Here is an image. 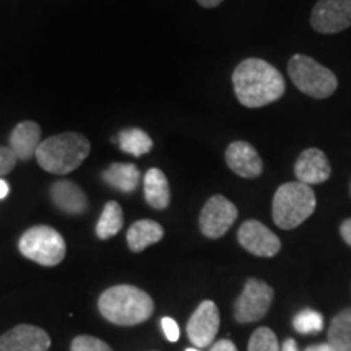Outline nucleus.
<instances>
[{"label":"nucleus","mask_w":351,"mask_h":351,"mask_svg":"<svg viewBox=\"0 0 351 351\" xmlns=\"http://www.w3.org/2000/svg\"><path fill=\"white\" fill-rule=\"evenodd\" d=\"M236 98L245 108H263L285 95V78L263 59H244L231 75Z\"/></svg>","instance_id":"1"},{"label":"nucleus","mask_w":351,"mask_h":351,"mask_svg":"<svg viewBox=\"0 0 351 351\" xmlns=\"http://www.w3.org/2000/svg\"><path fill=\"white\" fill-rule=\"evenodd\" d=\"M99 313L116 326H138L153 315L155 302L148 293L132 285H116L108 288L98 301Z\"/></svg>","instance_id":"2"},{"label":"nucleus","mask_w":351,"mask_h":351,"mask_svg":"<svg viewBox=\"0 0 351 351\" xmlns=\"http://www.w3.org/2000/svg\"><path fill=\"white\" fill-rule=\"evenodd\" d=\"M91 152V145L85 135L77 132H64L43 140L36 150L38 165L51 174L65 176L86 160Z\"/></svg>","instance_id":"3"},{"label":"nucleus","mask_w":351,"mask_h":351,"mask_svg":"<svg viewBox=\"0 0 351 351\" xmlns=\"http://www.w3.org/2000/svg\"><path fill=\"white\" fill-rule=\"evenodd\" d=\"M314 191L302 182H285L271 200V217L282 230H295L315 212Z\"/></svg>","instance_id":"4"},{"label":"nucleus","mask_w":351,"mask_h":351,"mask_svg":"<svg viewBox=\"0 0 351 351\" xmlns=\"http://www.w3.org/2000/svg\"><path fill=\"white\" fill-rule=\"evenodd\" d=\"M288 75L301 93L314 99H326L339 88V80L330 69L304 54H295L289 59Z\"/></svg>","instance_id":"5"},{"label":"nucleus","mask_w":351,"mask_h":351,"mask_svg":"<svg viewBox=\"0 0 351 351\" xmlns=\"http://www.w3.org/2000/svg\"><path fill=\"white\" fill-rule=\"evenodd\" d=\"M20 252L26 258L43 267L59 265L65 257V241L51 226H33L23 232L19 243Z\"/></svg>","instance_id":"6"},{"label":"nucleus","mask_w":351,"mask_h":351,"mask_svg":"<svg viewBox=\"0 0 351 351\" xmlns=\"http://www.w3.org/2000/svg\"><path fill=\"white\" fill-rule=\"evenodd\" d=\"M274 298L275 291L270 285H267L263 280L249 278L232 307L236 322L252 324L263 319L269 313Z\"/></svg>","instance_id":"7"},{"label":"nucleus","mask_w":351,"mask_h":351,"mask_svg":"<svg viewBox=\"0 0 351 351\" xmlns=\"http://www.w3.org/2000/svg\"><path fill=\"white\" fill-rule=\"evenodd\" d=\"M238 219V208L225 195H213L200 212L199 225L205 238L219 239L231 230Z\"/></svg>","instance_id":"8"},{"label":"nucleus","mask_w":351,"mask_h":351,"mask_svg":"<svg viewBox=\"0 0 351 351\" xmlns=\"http://www.w3.org/2000/svg\"><path fill=\"white\" fill-rule=\"evenodd\" d=\"M311 26L322 34H335L350 28L351 0H319L311 13Z\"/></svg>","instance_id":"9"},{"label":"nucleus","mask_w":351,"mask_h":351,"mask_svg":"<svg viewBox=\"0 0 351 351\" xmlns=\"http://www.w3.org/2000/svg\"><path fill=\"white\" fill-rule=\"evenodd\" d=\"M238 241L243 249L257 257H275L282 249L278 236L257 219H247L239 226Z\"/></svg>","instance_id":"10"},{"label":"nucleus","mask_w":351,"mask_h":351,"mask_svg":"<svg viewBox=\"0 0 351 351\" xmlns=\"http://www.w3.org/2000/svg\"><path fill=\"white\" fill-rule=\"evenodd\" d=\"M219 328V313L213 301H202L187 322L189 340L195 348H207L213 343Z\"/></svg>","instance_id":"11"},{"label":"nucleus","mask_w":351,"mask_h":351,"mask_svg":"<svg viewBox=\"0 0 351 351\" xmlns=\"http://www.w3.org/2000/svg\"><path fill=\"white\" fill-rule=\"evenodd\" d=\"M225 160L232 173L244 179H256L263 173V161L251 143L236 140L226 148Z\"/></svg>","instance_id":"12"},{"label":"nucleus","mask_w":351,"mask_h":351,"mask_svg":"<svg viewBox=\"0 0 351 351\" xmlns=\"http://www.w3.org/2000/svg\"><path fill=\"white\" fill-rule=\"evenodd\" d=\"M51 337L34 326H16L0 337V351H47Z\"/></svg>","instance_id":"13"},{"label":"nucleus","mask_w":351,"mask_h":351,"mask_svg":"<svg viewBox=\"0 0 351 351\" xmlns=\"http://www.w3.org/2000/svg\"><path fill=\"white\" fill-rule=\"evenodd\" d=\"M332 166L328 163L326 153L319 148H307L298 156L295 163V176L298 182L306 186H317L330 179Z\"/></svg>","instance_id":"14"},{"label":"nucleus","mask_w":351,"mask_h":351,"mask_svg":"<svg viewBox=\"0 0 351 351\" xmlns=\"http://www.w3.org/2000/svg\"><path fill=\"white\" fill-rule=\"evenodd\" d=\"M51 199L60 212L69 215H82L88 208V197L77 184L67 179L56 181L51 186Z\"/></svg>","instance_id":"15"},{"label":"nucleus","mask_w":351,"mask_h":351,"mask_svg":"<svg viewBox=\"0 0 351 351\" xmlns=\"http://www.w3.org/2000/svg\"><path fill=\"white\" fill-rule=\"evenodd\" d=\"M10 150L13 155L16 156V160L28 161L33 155H36V150L39 147L41 140V127L33 121H25L20 122L15 129L12 130L10 138Z\"/></svg>","instance_id":"16"},{"label":"nucleus","mask_w":351,"mask_h":351,"mask_svg":"<svg viewBox=\"0 0 351 351\" xmlns=\"http://www.w3.org/2000/svg\"><path fill=\"white\" fill-rule=\"evenodd\" d=\"M145 200L155 210H165L171 202L169 182L161 169L152 168L145 173L143 178Z\"/></svg>","instance_id":"17"},{"label":"nucleus","mask_w":351,"mask_h":351,"mask_svg":"<svg viewBox=\"0 0 351 351\" xmlns=\"http://www.w3.org/2000/svg\"><path fill=\"white\" fill-rule=\"evenodd\" d=\"M165 236V230L160 223L153 219H138L127 231V244L132 252H142L148 245L160 243Z\"/></svg>","instance_id":"18"},{"label":"nucleus","mask_w":351,"mask_h":351,"mask_svg":"<svg viewBox=\"0 0 351 351\" xmlns=\"http://www.w3.org/2000/svg\"><path fill=\"white\" fill-rule=\"evenodd\" d=\"M140 179V171L132 163H112L103 173V181L122 194H132L137 191Z\"/></svg>","instance_id":"19"},{"label":"nucleus","mask_w":351,"mask_h":351,"mask_svg":"<svg viewBox=\"0 0 351 351\" xmlns=\"http://www.w3.org/2000/svg\"><path fill=\"white\" fill-rule=\"evenodd\" d=\"M327 345L332 351H351V309H343L332 319Z\"/></svg>","instance_id":"20"},{"label":"nucleus","mask_w":351,"mask_h":351,"mask_svg":"<svg viewBox=\"0 0 351 351\" xmlns=\"http://www.w3.org/2000/svg\"><path fill=\"white\" fill-rule=\"evenodd\" d=\"M117 143H119L122 152L129 153L135 158L147 155L153 148V140L150 138V135L142 129H137V127L119 132Z\"/></svg>","instance_id":"21"},{"label":"nucleus","mask_w":351,"mask_h":351,"mask_svg":"<svg viewBox=\"0 0 351 351\" xmlns=\"http://www.w3.org/2000/svg\"><path fill=\"white\" fill-rule=\"evenodd\" d=\"M122 226H124V213L121 205L117 202H108L96 225V236L99 239H109L116 236Z\"/></svg>","instance_id":"22"},{"label":"nucleus","mask_w":351,"mask_h":351,"mask_svg":"<svg viewBox=\"0 0 351 351\" xmlns=\"http://www.w3.org/2000/svg\"><path fill=\"white\" fill-rule=\"evenodd\" d=\"M247 351H280V343L275 332L269 327H258L249 339Z\"/></svg>","instance_id":"23"},{"label":"nucleus","mask_w":351,"mask_h":351,"mask_svg":"<svg viewBox=\"0 0 351 351\" xmlns=\"http://www.w3.org/2000/svg\"><path fill=\"white\" fill-rule=\"evenodd\" d=\"M293 327L296 332L302 333V335H309V333H317L322 330L324 319L317 311L304 309L300 314H296L295 320H293Z\"/></svg>","instance_id":"24"},{"label":"nucleus","mask_w":351,"mask_h":351,"mask_svg":"<svg viewBox=\"0 0 351 351\" xmlns=\"http://www.w3.org/2000/svg\"><path fill=\"white\" fill-rule=\"evenodd\" d=\"M70 350L72 351H112L111 346L104 343L103 340L96 339V337L90 335H80L75 337L70 345Z\"/></svg>","instance_id":"25"},{"label":"nucleus","mask_w":351,"mask_h":351,"mask_svg":"<svg viewBox=\"0 0 351 351\" xmlns=\"http://www.w3.org/2000/svg\"><path fill=\"white\" fill-rule=\"evenodd\" d=\"M16 156L8 147H0V178L12 173L16 166Z\"/></svg>","instance_id":"26"},{"label":"nucleus","mask_w":351,"mask_h":351,"mask_svg":"<svg viewBox=\"0 0 351 351\" xmlns=\"http://www.w3.org/2000/svg\"><path fill=\"white\" fill-rule=\"evenodd\" d=\"M161 327H163L166 339H168L169 341H178L179 340V327H178V324H176L174 319L163 317V319H161Z\"/></svg>","instance_id":"27"},{"label":"nucleus","mask_w":351,"mask_h":351,"mask_svg":"<svg viewBox=\"0 0 351 351\" xmlns=\"http://www.w3.org/2000/svg\"><path fill=\"white\" fill-rule=\"evenodd\" d=\"M210 351H238V348H236V345L232 343L231 340L225 339V340H218L217 343H213Z\"/></svg>","instance_id":"28"},{"label":"nucleus","mask_w":351,"mask_h":351,"mask_svg":"<svg viewBox=\"0 0 351 351\" xmlns=\"http://www.w3.org/2000/svg\"><path fill=\"white\" fill-rule=\"evenodd\" d=\"M340 234L341 238H343V241L348 245H351V218L345 219L343 223L340 225Z\"/></svg>","instance_id":"29"},{"label":"nucleus","mask_w":351,"mask_h":351,"mask_svg":"<svg viewBox=\"0 0 351 351\" xmlns=\"http://www.w3.org/2000/svg\"><path fill=\"white\" fill-rule=\"evenodd\" d=\"M280 351H300L298 343L293 339H287L283 341V345L280 346Z\"/></svg>","instance_id":"30"},{"label":"nucleus","mask_w":351,"mask_h":351,"mask_svg":"<svg viewBox=\"0 0 351 351\" xmlns=\"http://www.w3.org/2000/svg\"><path fill=\"white\" fill-rule=\"evenodd\" d=\"M197 2H199V5H202L204 8H215L218 7L223 0H197Z\"/></svg>","instance_id":"31"},{"label":"nucleus","mask_w":351,"mask_h":351,"mask_svg":"<svg viewBox=\"0 0 351 351\" xmlns=\"http://www.w3.org/2000/svg\"><path fill=\"white\" fill-rule=\"evenodd\" d=\"M8 192H10V187H8V184L3 181V179H0V200L5 199L8 195Z\"/></svg>","instance_id":"32"},{"label":"nucleus","mask_w":351,"mask_h":351,"mask_svg":"<svg viewBox=\"0 0 351 351\" xmlns=\"http://www.w3.org/2000/svg\"><path fill=\"white\" fill-rule=\"evenodd\" d=\"M304 351H332L330 346L327 343H320V345H313V346H307Z\"/></svg>","instance_id":"33"},{"label":"nucleus","mask_w":351,"mask_h":351,"mask_svg":"<svg viewBox=\"0 0 351 351\" xmlns=\"http://www.w3.org/2000/svg\"><path fill=\"white\" fill-rule=\"evenodd\" d=\"M186 351H200V350H195V348H187Z\"/></svg>","instance_id":"34"}]
</instances>
